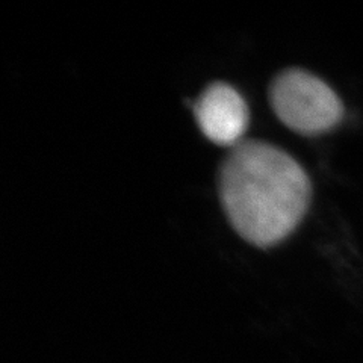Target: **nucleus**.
Returning <instances> with one entry per match:
<instances>
[{
	"label": "nucleus",
	"instance_id": "nucleus-1",
	"mask_svg": "<svg viewBox=\"0 0 363 363\" xmlns=\"http://www.w3.org/2000/svg\"><path fill=\"white\" fill-rule=\"evenodd\" d=\"M223 209L233 230L259 248L277 245L309 209L306 169L279 147L245 140L232 147L218 172Z\"/></svg>",
	"mask_w": 363,
	"mask_h": 363
},
{
	"label": "nucleus",
	"instance_id": "nucleus-2",
	"mask_svg": "<svg viewBox=\"0 0 363 363\" xmlns=\"http://www.w3.org/2000/svg\"><path fill=\"white\" fill-rule=\"evenodd\" d=\"M268 96L277 118L301 135L325 133L344 117V105L335 91L301 68H289L277 74Z\"/></svg>",
	"mask_w": 363,
	"mask_h": 363
},
{
	"label": "nucleus",
	"instance_id": "nucleus-3",
	"mask_svg": "<svg viewBox=\"0 0 363 363\" xmlns=\"http://www.w3.org/2000/svg\"><path fill=\"white\" fill-rule=\"evenodd\" d=\"M192 112L201 133L209 141L230 149L242 141L250 123L244 97L224 82H213L204 88L192 105Z\"/></svg>",
	"mask_w": 363,
	"mask_h": 363
}]
</instances>
